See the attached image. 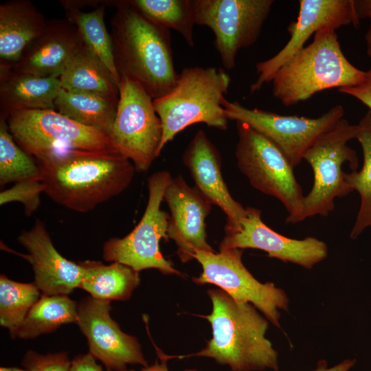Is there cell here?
I'll use <instances>...</instances> for the list:
<instances>
[{"mask_svg":"<svg viewBox=\"0 0 371 371\" xmlns=\"http://www.w3.org/2000/svg\"><path fill=\"white\" fill-rule=\"evenodd\" d=\"M225 233L219 249H260L269 258L308 269L328 256V247L324 241L312 236L301 240L284 236L267 226L261 219L260 210L254 207H246L238 229H225Z\"/></svg>","mask_w":371,"mask_h":371,"instance_id":"2e32d148","label":"cell"},{"mask_svg":"<svg viewBox=\"0 0 371 371\" xmlns=\"http://www.w3.org/2000/svg\"><path fill=\"white\" fill-rule=\"evenodd\" d=\"M361 128L360 123L350 124L341 118L305 152L303 159L311 166L314 181L311 191L304 196L303 220L316 215L326 216L334 210L336 198L346 196L353 191L344 179L342 166L348 162L351 171L357 170V153L347 144L357 138Z\"/></svg>","mask_w":371,"mask_h":371,"instance_id":"52a82bcc","label":"cell"},{"mask_svg":"<svg viewBox=\"0 0 371 371\" xmlns=\"http://www.w3.org/2000/svg\"><path fill=\"white\" fill-rule=\"evenodd\" d=\"M273 0H194L195 24L213 32L225 69H233L239 50L258 39Z\"/></svg>","mask_w":371,"mask_h":371,"instance_id":"7c38bea8","label":"cell"},{"mask_svg":"<svg viewBox=\"0 0 371 371\" xmlns=\"http://www.w3.org/2000/svg\"><path fill=\"white\" fill-rule=\"evenodd\" d=\"M357 12L360 19L368 18L370 27L366 34L367 48H371V0H355Z\"/></svg>","mask_w":371,"mask_h":371,"instance_id":"d590c367","label":"cell"},{"mask_svg":"<svg viewBox=\"0 0 371 371\" xmlns=\"http://www.w3.org/2000/svg\"><path fill=\"white\" fill-rule=\"evenodd\" d=\"M17 240L28 252L24 257L32 266L34 282L42 294L68 295L79 288L84 267L56 250L43 221L36 219L32 228L23 230Z\"/></svg>","mask_w":371,"mask_h":371,"instance_id":"ac0fdd59","label":"cell"},{"mask_svg":"<svg viewBox=\"0 0 371 371\" xmlns=\"http://www.w3.org/2000/svg\"><path fill=\"white\" fill-rule=\"evenodd\" d=\"M44 193L54 202L88 212L124 192L136 171L112 150H56L36 157Z\"/></svg>","mask_w":371,"mask_h":371,"instance_id":"6da1fadb","label":"cell"},{"mask_svg":"<svg viewBox=\"0 0 371 371\" xmlns=\"http://www.w3.org/2000/svg\"><path fill=\"white\" fill-rule=\"evenodd\" d=\"M238 142L235 155L240 171L251 186L278 199L288 212L286 223L303 220L304 196L293 168L267 137L246 124L236 122Z\"/></svg>","mask_w":371,"mask_h":371,"instance_id":"8992f818","label":"cell"},{"mask_svg":"<svg viewBox=\"0 0 371 371\" xmlns=\"http://www.w3.org/2000/svg\"><path fill=\"white\" fill-rule=\"evenodd\" d=\"M59 80L63 89L119 100V87L112 74L84 42Z\"/></svg>","mask_w":371,"mask_h":371,"instance_id":"603a6c76","label":"cell"},{"mask_svg":"<svg viewBox=\"0 0 371 371\" xmlns=\"http://www.w3.org/2000/svg\"><path fill=\"white\" fill-rule=\"evenodd\" d=\"M85 269L79 288L103 300H126L140 284L139 272L124 264L100 261L80 262Z\"/></svg>","mask_w":371,"mask_h":371,"instance_id":"cb8c5ba5","label":"cell"},{"mask_svg":"<svg viewBox=\"0 0 371 371\" xmlns=\"http://www.w3.org/2000/svg\"><path fill=\"white\" fill-rule=\"evenodd\" d=\"M60 89L58 77L0 71V119L23 110H55Z\"/></svg>","mask_w":371,"mask_h":371,"instance_id":"7402d4cb","label":"cell"},{"mask_svg":"<svg viewBox=\"0 0 371 371\" xmlns=\"http://www.w3.org/2000/svg\"><path fill=\"white\" fill-rule=\"evenodd\" d=\"M47 20L28 0H11L0 5V71L10 69L27 45L38 36Z\"/></svg>","mask_w":371,"mask_h":371,"instance_id":"44dd1931","label":"cell"},{"mask_svg":"<svg viewBox=\"0 0 371 371\" xmlns=\"http://www.w3.org/2000/svg\"><path fill=\"white\" fill-rule=\"evenodd\" d=\"M45 187L41 179H31L15 183L10 188L0 193L1 205L11 202L23 204L24 214L31 216L41 204V194Z\"/></svg>","mask_w":371,"mask_h":371,"instance_id":"1f68e13d","label":"cell"},{"mask_svg":"<svg viewBox=\"0 0 371 371\" xmlns=\"http://www.w3.org/2000/svg\"><path fill=\"white\" fill-rule=\"evenodd\" d=\"M70 371H111L104 370L89 353L79 355L71 360Z\"/></svg>","mask_w":371,"mask_h":371,"instance_id":"e575fe53","label":"cell"},{"mask_svg":"<svg viewBox=\"0 0 371 371\" xmlns=\"http://www.w3.org/2000/svg\"><path fill=\"white\" fill-rule=\"evenodd\" d=\"M0 371H27L26 369L19 368L16 367H1Z\"/></svg>","mask_w":371,"mask_h":371,"instance_id":"f35d334b","label":"cell"},{"mask_svg":"<svg viewBox=\"0 0 371 371\" xmlns=\"http://www.w3.org/2000/svg\"><path fill=\"white\" fill-rule=\"evenodd\" d=\"M183 161L195 187L226 214L227 223L225 229H238L246 208L229 193L221 172V155L203 130L199 129L188 145Z\"/></svg>","mask_w":371,"mask_h":371,"instance_id":"d6986e66","label":"cell"},{"mask_svg":"<svg viewBox=\"0 0 371 371\" xmlns=\"http://www.w3.org/2000/svg\"><path fill=\"white\" fill-rule=\"evenodd\" d=\"M109 137L113 149L146 172L159 155L161 120L153 98L136 82L121 77L116 115Z\"/></svg>","mask_w":371,"mask_h":371,"instance_id":"9c48e42d","label":"cell"},{"mask_svg":"<svg viewBox=\"0 0 371 371\" xmlns=\"http://www.w3.org/2000/svg\"><path fill=\"white\" fill-rule=\"evenodd\" d=\"M131 3L152 22L179 33L190 47L194 45V0H132Z\"/></svg>","mask_w":371,"mask_h":371,"instance_id":"83f0119b","label":"cell"},{"mask_svg":"<svg viewBox=\"0 0 371 371\" xmlns=\"http://www.w3.org/2000/svg\"><path fill=\"white\" fill-rule=\"evenodd\" d=\"M157 354L160 362L157 359L155 363L150 366L144 367L139 371H169L167 366L168 359L166 355L155 346ZM127 371H136L134 370H128ZM184 371H198L195 369H186Z\"/></svg>","mask_w":371,"mask_h":371,"instance_id":"74e56055","label":"cell"},{"mask_svg":"<svg viewBox=\"0 0 371 371\" xmlns=\"http://www.w3.org/2000/svg\"><path fill=\"white\" fill-rule=\"evenodd\" d=\"M82 43L76 26L69 20H47L42 33L27 45L8 70L59 78Z\"/></svg>","mask_w":371,"mask_h":371,"instance_id":"ffe728a7","label":"cell"},{"mask_svg":"<svg viewBox=\"0 0 371 371\" xmlns=\"http://www.w3.org/2000/svg\"><path fill=\"white\" fill-rule=\"evenodd\" d=\"M164 201L170 211L166 240L175 242L182 262L192 260L198 251H215L207 241L205 223L212 204L197 188L178 176L166 189Z\"/></svg>","mask_w":371,"mask_h":371,"instance_id":"e0dca14e","label":"cell"},{"mask_svg":"<svg viewBox=\"0 0 371 371\" xmlns=\"http://www.w3.org/2000/svg\"><path fill=\"white\" fill-rule=\"evenodd\" d=\"M366 75L344 55L335 30L326 28L279 68L271 80L272 94L289 106L328 89L356 86Z\"/></svg>","mask_w":371,"mask_h":371,"instance_id":"277c9868","label":"cell"},{"mask_svg":"<svg viewBox=\"0 0 371 371\" xmlns=\"http://www.w3.org/2000/svg\"><path fill=\"white\" fill-rule=\"evenodd\" d=\"M355 359H345L338 364L328 368L324 360L318 362L316 369L313 371H349L355 364Z\"/></svg>","mask_w":371,"mask_h":371,"instance_id":"8d00e7d4","label":"cell"},{"mask_svg":"<svg viewBox=\"0 0 371 371\" xmlns=\"http://www.w3.org/2000/svg\"><path fill=\"white\" fill-rule=\"evenodd\" d=\"M230 82L229 75L222 68L183 69L171 91L153 100L162 126L159 153L167 143L190 125L204 123L226 130L228 119L222 101Z\"/></svg>","mask_w":371,"mask_h":371,"instance_id":"5b68a950","label":"cell"},{"mask_svg":"<svg viewBox=\"0 0 371 371\" xmlns=\"http://www.w3.org/2000/svg\"><path fill=\"white\" fill-rule=\"evenodd\" d=\"M41 295L34 282L22 283L0 276V324L8 329L11 337Z\"/></svg>","mask_w":371,"mask_h":371,"instance_id":"f546056e","label":"cell"},{"mask_svg":"<svg viewBox=\"0 0 371 371\" xmlns=\"http://www.w3.org/2000/svg\"><path fill=\"white\" fill-rule=\"evenodd\" d=\"M172 178L166 170L153 173L148 179V199L144 214L135 228L123 238H112L102 247L107 262H117L137 271L155 269L164 274L186 275L165 258L159 248L166 240L169 214L161 210L166 189Z\"/></svg>","mask_w":371,"mask_h":371,"instance_id":"ba28073f","label":"cell"},{"mask_svg":"<svg viewBox=\"0 0 371 371\" xmlns=\"http://www.w3.org/2000/svg\"><path fill=\"white\" fill-rule=\"evenodd\" d=\"M118 101L99 95L60 89L55 110L67 117L109 135L115 117Z\"/></svg>","mask_w":371,"mask_h":371,"instance_id":"484cf974","label":"cell"},{"mask_svg":"<svg viewBox=\"0 0 371 371\" xmlns=\"http://www.w3.org/2000/svg\"><path fill=\"white\" fill-rule=\"evenodd\" d=\"M67 19L77 27L83 42L112 74L118 87L121 78L117 70L111 34L104 23L106 3H101L91 11H82L76 1L62 3Z\"/></svg>","mask_w":371,"mask_h":371,"instance_id":"d4e9b609","label":"cell"},{"mask_svg":"<svg viewBox=\"0 0 371 371\" xmlns=\"http://www.w3.org/2000/svg\"><path fill=\"white\" fill-rule=\"evenodd\" d=\"M340 93L349 95L369 108L371 113V69L366 71L364 80L360 84L338 89Z\"/></svg>","mask_w":371,"mask_h":371,"instance_id":"836d02e7","label":"cell"},{"mask_svg":"<svg viewBox=\"0 0 371 371\" xmlns=\"http://www.w3.org/2000/svg\"><path fill=\"white\" fill-rule=\"evenodd\" d=\"M77 317L78 303L68 295L41 294L12 337L34 339L52 333L63 324H76Z\"/></svg>","mask_w":371,"mask_h":371,"instance_id":"4316f807","label":"cell"},{"mask_svg":"<svg viewBox=\"0 0 371 371\" xmlns=\"http://www.w3.org/2000/svg\"><path fill=\"white\" fill-rule=\"evenodd\" d=\"M114 4L116 11L111 21V36L120 78L136 82L153 100L165 95L178 77L170 30L150 21L130 1Z\"/></svg>","mask_w":371,"mask_h":371,"instance_id":"3957f363","label":"cell"},{"mask_svg":"<svg viewBox=\"0 0 371 371\" xmlns=\"http://www.w3.org/2000/svg\"><path fill=\"white\" fill-rule=\"evenodd\" d=\"M222 106L228 120L246 124L264 135L282 153L293 168L302 161L305 152L314 142L333 128L344 115L340 104L315 118L249 109L225 98Z\"/></svg>","mask_w":371,"mask_h":371,"instance_id":"4fadbf2b","label":"cell"},{"mask_svg":"<svg viewBox=\"0 0 371 371\" xmlns=\"http://www.w3.org/2000/svg\"><path fill=\"white\" fill-rule=\"evenodd\" d=\"M243 249H220L218 252L198 251L193 259L202 267L197 284H212L238 302L249 303L276 326L280 328V310L288 311L286 292L273 282L256 279L242 261Z\"/></svg>","mask_w":371,"mask_h":371,"instance_id":"8fae6325","label":"cell"},{"mask_svg":"<svg viewBox=\"0 0 371 371\" xmlns=\"http://www.w3.org/2000/svg\"><path fill=\"white\" fill-rule=\"evenodd\" d=\"M207 293L212 312L199 316L210 323L212 337L196 353L166 355L167 359L205 357L229 366L232 371H278V352L265 337L269 320L252 304L238 302L221 289Z\"/></svg>","mask_w":371,"mask_h":371,"instance_id":"7a4b0ae2","label":"cell"},{"mask_svg":"<svg viewBox=\"0 0 371 371\" xmlns=\"http://www.w3.org/2000/svg\"><path fill=\"white\" fill-rule=\"evenodd\" d=\"M367 54L368 56L371 58V49L370 48H367Z\"/></svg>","mask_w":371,"mask_h":371,"instance_id":"ab89813d","label":"cell"},{"mask_svg":"<svg viewBox=\"0 0 371 371\" xmlns=\"http://www.w3.org/2000/svg\"><path fill=\"white\" fill-rule=\"evenodd\" d=\"M299 2L298 16L287 28L289 40L273 57L256 64L258 78L250 85L251 93L259 91L265 84L271 82L279 68L304 47L306 41L317 32L326 28L336 30L349 25L357 27L360 23L355 0H300Z\"/></svg>","mask_w":371,"mask_h":371,"instance_id":"5bb4252c","label":"cell"},{"mask_svg":"<svg viewBox=\"0 0 371 371\" xmlns=\"http://www.w3.org/2000/svg\"><path fill=\"white\" fill-rule=\"evenodd\" d=\"M31 179L41 180L36 161L16 144L6 121L0 119V185Z\"/></svg>","mask_w":371,"mask_h":371,"instance_id":"4dcf8cb0","label":"cell"},{"mask_svg":"<svg viewBox=\"0 0 371 371\" xmlns=\"http://www.w3.org/2000/svg\"><path fill=\"white\" fill-rule=\"evenodd\" d=\"M110 302L89 296L78 304L76 324L87 339L89 352L111 371H127L128 365L148 366L137 339L111 317Z\"/></svg>","mask_w":371,"mask_h":371,"instance_id":"9a60e30c","label":"cell"},{"mask_svg":"<svg viewBox=\"0 0 371 371\" xmlns=\"http://www.w3.org/2000/svg\"><path fill=\"white\" fill-rule=\"evenodd\" d=\"M5 121L16 144L35 158L56 150H114L107 133L54 109L15 111Z\"/></svg>","mask_w":371,"mask_h":371,"instance_id":"30bf717a","label":"cell"},{"mask_svg":"<svg viewBox=\"0 0 371 371\" xmlns=\"http://www.w3.org/2000/svg\"><path fill=\"white\" fill-rule=\"evenodd\" d=\"M361 128L357 137L363 153V162L360 170L345 172L344 179L352 190L360 196V207L350 233L355 239L371 227V113L368 111L360 120Z\"/></svg>","mask_w":371,"mask_h":371,"instance_id":"f1b7e54d","label":"cell"},{"mask_svg":"<svg viewBox=\"0 0 371 371\" xmlns=\"http://www.w3.org/2000/svg\"><path fill=\"white\" fill-rule=\"evenodd\" d=\"M71 361L65 352L40 355L29 350L22 364L27 371H70Z\"/></svg>","mask_w":371,"mask_h":371,"instance_id":"d6a6232c","label":"cell"}]
</instances>
